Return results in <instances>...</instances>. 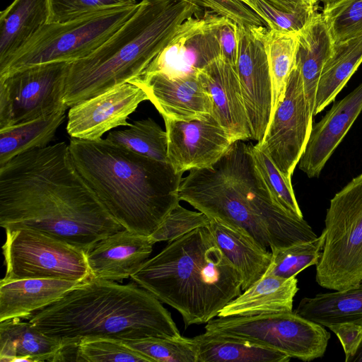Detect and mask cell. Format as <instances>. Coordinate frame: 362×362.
<instances>
[{"mask_svg": "<svg viewBox=\"0 0 362 362\" xmlns=\"http://www.w3.org/2000/svg\"><path fill=\"white\" fill-rule=\"evenodd\" d=\"M105 139L141 156L168 163L167 133L152 118L134 121L125 129L112 131Z\"/></svg>", "mask_w": 362, "mask_h": 362, "instance_id": "1f68e13d", "label": "cell"}, {"mask_svg": "<svg viewBox=\"0 0 362 362\" xmlns=\"http://www.w3.org/2000/svg\"><path fill=\"white\" fill-rule=\"evenodd\" d=\"M362 112V82L313 125L299 161V169L310 178L318 177L337 147Z\"/></svg>", "mask_w": 362, "mask_h": 362, "instance_id": "d6986e66", "label": "cell"}, {"mask_svg": "<svg viewBox=\"0 0 362 362\" xmlns=\"http://www.w3.org/2000/svg\"><path fill=\"white\" fill-rule=\"evenodd\" d=\"M47 0H14L0 13V68L45 23Z\"/></svg>", "mask_w": 362, "mask_h": 362, "instance_id": "484cf974", "label": "cell"}, {"mask_svg": "<svg viewBox=\"0 0 362 362\" xmlns=\"http://www.w3.org/2000/svg\"><path fill=\"white\" fill-rule=\"evenodd\" d=\"M313 117L302 78L293 66L284 97L276 107L262 141L257 142L290 182L308 144Z\"/></svg>", "mask_w": 362, "mask_h": 362, "instance_id": "7c38bea8", "label": "cell"}, {"mask_svg": "<svg viewBox=\"0 0 362 362\" xmlns=\"http://www.w3.org/2000/svg\"><path fill=\"white\" fill-rule=\"evenodd\" d=\"M209 227L217 245L240 274L243 291L264 276L272 262V252L216 220L211 219Z\"/></svg>", "mask_w": 362, "mask_h": 362, "instance_id": "603a6c76", "label": "cell"}, {"mask_svg": "<svg viewBox=\"0 0 362 362\" xmlns=\"http://www.w3.org/2000/svg\"><path fill=\"white\" fill-rule=\"evenodd\" d=\"M209 224L210 219L204 213L187 209L178 204L150 237L155 243L160 241L170 242L197 228Z\"/></svg>", "mask_w": 362, "mask_h": 362, "instance_id": "74e56055", "label": "cell"}, {"mask_svg": "<svg viewBox=\"0 0 362 362\" xmlns=\"http://www.w3.org/2000/svg\"><path fill=\"white\" fill-rule=\"evenodd\" d=\"M325 236L323 230L321 235L313 240L271 249L272 262L264 275L288 279L310 266L317 265L321 257Z\"/></svg>", "mask_w": 362, "mask_h": 362, "instance_id": "d6a6232c", "label": "cell"}, {"mask_svg": "<svg viewBox=\"0 0 362 362\" xmlns=\"http://www.w3.org/2000/svg\"><path fill=\"white\" fill-rule=\"evenodd\" d=\"M321 15L333 45L362 36V0H336Z\"/></svg>", "mask_w": 362, "mask_h": 362, "instance_id": "e575fe53", "label": "cell"}, {"mask_svg": "<svg viewBox=\"0 0 362 362\" xmlns=\"http://www.w3.org/2000/svg\"><path fill=\"white\" fill-rule=\"evenodd\" d=\"M139 6V2L45 23L0 68V76L25 66L72 62L87 57L124 25Z\"/></svg>", "mask_w": 362, "mask_h": 362, "instance_id": "52a82bcc", "label": "cell"}, {"mask_svg": "<svg viewBox=\"0 0 362 362\" xmlns=\"http://www.w3.org/2000/svg\"><path fill=\"white\" fill-rule=\"evenodd\" d=\"M223 16L208 11L182 25L171 42L145 72L175 75L202 68L221 55L218 30Z\"/></svg>", "mask_w": 362, "mask_h": 362, "instance_id": "e0dca14e", "label": "cell"}, {"mask_svg": "<svg viewBox=\"0 0 362 362\" xmlns=\"http://www.w3.org/2000/svg\"><path fill=\"white\" fill-rule=\"evenodd\" d=\"M236 24L223 17L218 30L221 55L234 66L237 65L238 57Z\"/></svg>", "mask_w": 362, "mask_h": 362, "instance_id": "b9f144b4", "label": "cell"}, {"mask_svg": "<svg viewBox=\"0 0 362 362\" xmlns=\"http://www.w3.org/2000/svg\"><path fill=\"white\" fill-rule=\"evenodd\" d=\"M209 90L212 114L234 141L252 139L236 66L223 56L196 69Z\"/></svg>", "mask_w": 362, "mask_h": 362, "instance_id": "ac0fdd59", "label": "cell"}, {"mask_svg": "<svg viewBox=\"0 0 362 362\" xmlns=\"http://www.w3.org/2000/svg\"><path fill=\"white\" fill-rule=\"evenodd\" d=\"M69 107L0 130V165L20 153L49 145L64 122Z\"/></svg>", "mask_w": 362, "mask_h": 362, "instance_id": "f546056e", "label": "cell"}, {"mask_svg": "<svg viewBox=\"0 0 362 362\" xmlns=\"http://www.w3.org/2000/svg\"><path fill=\"white\" fill-rule=\"evenodd\" d=\"M262 39L272 83V118L276 107L284 97L288 81L295 64L298 32L280 31L265 28Z\"/></svg>", "mask_w": 362, "mask_h": 362, "instance_id": "4dcf8cb0", "label": "cell"}, {"mask_svg": "<svg viewBox=\"0 0 362 362\" xmlns=\"http://www.w3.org/2000/svg\"><path fill=\"white\" fill-rule=\"evenodd\" d=\"M324 230L325 240L316 265L322 287L343 290L362 282V174L330 200Z\"/></svg>", "mask_w": 362, "mask_h": 362, "instance_id": "ba28073f", "label": "cell"}, {"mask_svg": "<svg viewBox=\"0 0 362 362\" xmlns=\"http://www.w3.org/2000/svg\"><path fill=\"white\" fill-rule=\"evenodd\" d=\"M129 82L144 90L163 119L189 122L212 114L211 97L197 69L175 75L148 71Z\"/></svg>", "mask_w": 362, "mask_h": 362, "instance_id": "5bb4252c", "label": "cell"}, {"mask_svg": "<svg viewBox=\"0 0 362 362\" xmlns=\"http://www.w3.org/2000/svg\"><path fill=\"white\" fill-rule=\"evenodd\" d=\"M336 0H316L317 3L318 2H322L324 3L325 4H329V3H331V2H333Z\"/></svg>", "mask_w": 362, "mask_h": 362, "instance_id": "f6af8a7d", "label": "cell"}, {"mask_svg": "<svg viewBox=\"0 0 362 362\" xmlns=\"http://www.w3.org/2000/svg\"><path fill=\"white\" fill-rule=\"evenodd\" d=\"M203 10L183 0H141L134 15L86 57L69 62L64 103L71 106L144 74L182 23Z\"/></svg>", "mask_w": 362, "mask_h": 362, "instance_id": "5b68a950", "label": "cell"}, {"mask_svg": "<svg viewBox=\"0 0 362 362\" xmlns=\"http://www.w3.org/2000/svg\"><path fill=\"white\" fill-rule=\"evenodd\" d=\"M177 310L185 328L207 323L242 293V278L217 245L209 226L170 241L130 277Z\"/></svg>", "mask_w": 362, "mask_h": 362, "instance_id": "277c9868", "label": "cell"}, {"mask_svg": "<svg viewBox=\"0 0 362 362\" xmlns=\"http://www.w3.org/2000/svg\"><path fill=\"white\" fill-rule=\"evenodd\" d=\"M362 63V36L334 45L317 85L313 115L333 102Z\"/></svg>", "mask_w": 362, "mask_h": 362, "instance_id": "f1b7e54d", "label": "cell"}, {"mask_svg": "<svg viewBox=\"0 0 362 362\" xmlns=\"http://www.w3.org/2000/svg\"><path fill=\"white\" fill-rule=\"evenodd\" d=\"M47 23L65 22L83 14L138 4L136 0H47Z\"/></svg>", "mask_w": 362, "mask_h": 362, "instance_id": "f35d334b", "label": "cell"}, {"mask_svg": "<svg viewBox=\"0 0 362 362\" xmlns=\"http://www.w3.org/2000/svg\"><path fill=\"white\" fill-rule=\"evenodd\" d=\"M328 328L339 338L345 354V361L349 362L362 340V325L348 322L334 324Z\"/></svg>", "mask_w": 362, "mask_h": 362, "instance_id": "60d3db41", "label": "cell"}, {"mask_svg": "<svg viewBox=\"0 0 362 362\" xmlns=\"http://www.w3.org/2000/svg\"><path fill=\"white\" fill-rule=\"evenodd\" d=\"M68 63L36 64L0 76V130L66 105L64 96Z\"/></svg>", "mask_w": 362, "mask_h": 362, "instance_id": "8fae6325", "label": "cell"}, {"mask_svg": "<svg viewBox=\"0 0 362 362\" xmlns=\"http://www.w3.org/2000/svg\"><path fill=\"white\" fill-rule=\"evenodd\" d=\"M164 121L168 163L177 173L212 167L235 142L213 114L204 119Z\"/></svg>", "mask_w": 362, "mask_h": 362, "instance_id": "9a60e30c", "label": "cell"}, {"mask_svg": "<svg viewBox=\"0 0 362 362\" xmlns=\"http://www.w3.org/2000/svg\"><path fill=\"white\" fill-rule=\"evenodd\" d=\"M276 8L285 12H298L309 7L310 5L306 0H264Z\"/></svg>", "mask_w": 362, "mask_h": 362, "instance_id": "7bdbcfd3", "label": "cell"}, {"mask_svg": "<svg viewBox=\"0 0 362 362\" xmlns=\"http://www.w3.org/2000/svg\"><path fill=\"white\" fill-rule=\"evenodd\" d=\"M71 162L107 211L126 230L150 236L180 204L182 173L106 139L71 138Z\"/></svg>", "mask_w": 362, "mask_h": 362, "instance_id": "7a4b0ae2", "label": "cell"}, {"mask_svg": "<svg viewBox=\"0 0 362 362\" xmlns=\"http://www.w3.org/2000/svg\"><path fill=\"white\" fill-rule=\"evenodd\" d=\"M29 322L65 346L83 339L118 341L181 336L161 302L136 283L90 277L34 313Z\"/></svg>", "mask_w": 362, "mask_h": 362, "instance_id": "3957f363", "label": "cell"}, {"mask_svg": "<svg viewBox=\"0 0 362 362\" xmlns=\"http://www.w3.org/2000/svg\"><path fill=\"white\" fill-rule=\"evenodd\" d=\"M145 100L148 98L144 90L131 82L116 86L71 106L67 133L71 138L99 140L113 128L129 127V116Z\"/></svg>", "mask_w": 362, "mask_h": 362, "instance_id": "2e32d148", "label": "cell"}, {"mask_svg": "<svg viewBox=\"0 0 362 362\" xmlns=\"http://www.w3.org/2000/svg\"><path fill=\"white\" fill-rule=\"evenodd\" d=\"M248 147L255 165L275 201L287 211L303 218L291 182L284 177L270 158L257 144H248Z\"/></svg>", "mask_w": 362, "mask_h": 362, "instance_id": "d590c367", "label": "cell"}, {"mask_svg": "<svg viewBox=\"0 0 362 362\" xmlns=\"http://www.w3.org/2000/svg\"><path fill=\"white\" fill-rule=\"evenodd\" d=\"M297 284L296 276L284 279L264 275L223 307L218 317L292 312Z\"/></svg>", "mask_w": 362, "mask_h": 362, "instance_id": "7402d4cb", "label": "cell"}, {"mask_svg": "<svg viewBox=\"0 0 362 362\" xmlns=\"http://www.w3.org/2000/svg\"><path fill=\"white\" fill-rule=\"evenodd\" d=\"M308 4H310V5L312 6H316V5L317 4L316 0H306Z\"/></svg>", "mask_w": 362, "mask_h": 362, "instance_id": "bcb514c9", "label": "cell"}, {"mask_svg": "<svg viewBox=\"0 0 362 362\" xmlns=\"http://www.w3.org/2000/svg\"><path fill=\"white\" fill-rule=\"evenodd\" d=\"M81 282L53 279L0 281V322L30 319Z\"/></svg>", "mask_w": 362, "mask_h": 362, "instance_id": "44dd1931", "label": "cell"}, {"mask_svg": "<svg viewBox=\"0 0 362 362\" xmlns=\"http://www.w3.org/2000/svg\"><path fill=\"white\" fill-rule=\"evenodd\" d=\"M21 320L0 322V361H57L65 346Z\"/></svg>", "mask_w": 362, "mask_h": 362, "instance_id": "cb8c5ba5", "label": "cell"}, {"mask_svg": "<svg viewBox=\"0 0 362 362\" xmlns=\"http://www.w3.org/2000/svg\"><path fill=\"white\" fill-rule=\"evenodd\" d=\"M294 313L327 327L348 322L362 325V282L346 289L303 298Z\"/></svg>", "mask_w": 362, "mask_h": 362, "instance_id": "4316f807", "label": "cell"}, {"mask_svg": "<svg viewBox=\"0 0 362 362\" xmlns=\"http://www.w3.org/2000/svg\"><path fill=\"white\" fill-rule=\"evenodd\" d=\"M263 26L236 24V65L252 140L262 141L271 122L273 90Z\"/></svg>", "mask_w": 362, "mask_h": 362, "instance_id": "4fadbf2b", "label": "cell"}, {"mask_svg": "<svg viewBox=\"0 0 362 362\" xmlns=\"http://www.w3.org/2000/svg\"><path fill=\"white\" fill-rule=\"evenodd\" d=\"M257 4L267 28L280 31L299 32L317 12L316 6L290 13L279 10L264 0H257Z\"/></svg>", "mask_w": 362, "mask_h": 362, "instance_id": "ab89813d", "label": "cell"}, {"mask_svg": "<svg viewBox=\"0 0 362 362\" xmlns=\"http://www.w3.org/2000/svg\"><path fill=\"white\" fill-rule=\"evenodd\" d=\"M0 226L34 229L86 253L126 230L79 176L64 141L20 153L0 165Z\"/></svg>", "mask_w": 362, "mask_h": 362, "instance_id": "6da1fadb", "label": "cell"}, {"mask_svg": "<svg viewBox=\"0 0 362 362\" xmlns=\"http://www.w3.org/2000/svg\"><path fill=\"white\" fill-rule=\"evenodd\" d=\"M76 361L152 362L149 358L129 348L122 341L105 338L82 339L77 347Z\"/></svg>", "mask_w": 362, "mask_h": 362, "instance_id": "8d00e7d4", "label": "cell"}, {"mask_svg": "<svg viewBox=\"0 0 362 362\" xmlns=\"http://www.w3.org/2000/svg\"><path fill=\"white\" fill-rule=\"evenodd\" d=\"M154 244L150 236L127 230L102 239L86 253L92 276L113 281L131 277L150 256Z\"/></svg>", "mask_w": 362, "mask_h": 362, "instance_id": "ffe728a7", "label": "cell"}, {"mask_svg": "<svg viewBox=\"0 0 362 362\" xmlns=\"http://www.w3.org/2000/svg\"><path fill=\"white\" fill-rule=\"evenodd\" d=\"M204 328L206 332L245 339L303 361L322 357L331 337L322 325L293 311L218 317Z\"/></svg>", "mask_w": 362, "mask_h": 362, "instance_id": "9c48e42d", "label": "cell"}, {"mask_svg": "<svg viewBox=\"0 0 362 362\" xmlns=\"http://www.w3.org/2000/svg\"><path fill=\"white\" fill-rule=\"evenodd\" d=\"M5 231L2 253L6 274L1 279H53L83 282L93 276L83 250L31 228Z\"/></svg>", "mask_w": 362, "mask_h": 362, "instance_id": "30bf717a", "label": "cell"}, {"mask_svg": "<svg viewBox=\"0 0 362 362\" xmlns=\"http://www.w3.org/2000/svg\"><path fill=\"white\" fill-rule=\"evenodd\" d=\"M127 346L158 362H197V350L194 338L147 337L122 341Z\"/></svg>", "mask_w": 362, "mask_h": 362, "instance_id": "836d02e7", "label": "cell"}, {"mask_svg": "<svg viewBox=\"0 0 362 362\" xmlns=\"http://www.w3.org/2000/svg\"><path fill=\"white\" fill-rule=\"evenodd\" d=\"M333 47L321 13L316 12L298 32V45L294 64L302 78L304 92L313 111L319 79Z\"/></svg>", "mask_w": 362, "mask_h": 362, "instance_id": "d4e9b609", "label": "cell"}, {"mask_svg": "<svg viewBox=\"0 0 362 362\" xmlns=\"http://www.w3.org/2000/svg\"><path fill=\"white\" fill-rule=\"evenodd\" d=\"M349 362H362V340L355 353Z\"/></svg>", "mask_w": 362, "mask_h": 362, "instance_id": "ee69618b", "label": "cell"}, {"mask_svg": "<svg viewBox=\"0 0 362 362\" xmlns=\"http://www.w3.org/2000/svg\"><path fill=\"white\" fill-rule=\"evenodd\" d=\"M197 362H288L287 354L235 337L205 332L193 337Z\"/></svg>", "mask_w": 362, "mask_h": 362, "instance_id": "83f0119b", "label": "cell"}, {"mask_svg": "<svg viewBox=\"0 0 362 362\" xmlns=\"http://www.w3.org/2000/svg\"><path fill=\"white\" fill-rule=\"evenodd\" d=\"M179 198L267 249L269 236L284 235L293 221L272 196L244 141L233 142L212 167L190 170L180 183Z\"/></svg>", "mask_w": 362, "mask_h": 362, "instance_id": "8992f818", "label": "cell"}]
</instances>
